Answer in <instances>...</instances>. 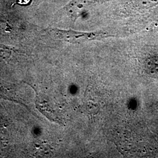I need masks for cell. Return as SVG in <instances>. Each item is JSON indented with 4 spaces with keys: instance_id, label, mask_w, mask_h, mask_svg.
I'll list each match as a JSON object with an SVG mask.
<instances>
[{
    "instance_id": "3957f363",
    "label": "cell",
    "mask_w": 158,
    "mask_h": 158,
    "mask_svg": "<svg viewBox=\"0 0 158 158\" xmlns=\"http://www.w3.org/2000/svg\"><path fill=\"white\" fill-rule=\"evenodd\" d=\"M132 6L138 10H146L158 5V0H132Z\"/></svg>"
},
{
    "instance_id": "277c9868",
    "label": "cell",
    "mask_w": 158,
    "mask_h": 158,
    "mask_svg": "<svg viewBox=\"0 0 158 158\" xmlns=\"http://www.w3.org/2000/svg\"><path fill=\"white\" fill-rule=\"evenodd\" d=\"M11 54L10 49L8 48H6L4 46L0 45V56L4 55H9Z\"/></svg>"
},
{
    "instance_id": "5b68a950",
    "label": "cell",
    "mask_w": 158,
    "mask_h": 158,
    "mask_svg": "<svg viewBox=\"0 0 158 158\" xmlns=\"http://www.w3.org/2000/svg\"><path fill=\"white\" fill-rule=\"evenodd\" d=\"M31 0H17L15 4L19 5H27L31 2Z\"/></svg>"
},
{
    "instance_id": "6da1fadb",
    "label": "cell",
    "mask_w": 158,
    "mask_h": 158,
    "mask_svg": "<svg viewBox=\"0 0 158 158\" xmlns=\"http://www.w3.org/2000/svg\"><path fill=\"white\" fill-rule=\"evenodd\" d=\"M50 32L57 38L70 43L85 42L114 36L113 34L103 31L79 32L72 29L62 30L59 29H51Z\"/></svg>"
},
{
    "instance_id": "7a4b0ae2",
    "label": "cell",
    "mask_w": 158,
    "mask_h": 158,
    "mask_svg": "<svg viewBox=\"0 0 158 158\" xmlns=\"http://www.w3.org/2000/svg\"><path fill=\"white\" fill-rule=\"evenodd\" d=\"M97 2L98 0H70L57 12L56 15L66 16L74 23L86 9Z\"/></svg>"
}]
</instances>
